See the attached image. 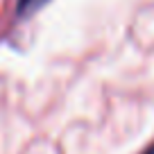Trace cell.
I'll return each mask as SVG.
<instances>
[{"mask_svg": "<svg viewBox=\"0 0 154 154\" xmlns=\"http://www.w3.org/2000/svg\"><path fill=\"white\" fill-rule=\"evenodd\" d=\"M145 154H154V145H152V147H149V149H147Z\"/></svg>", "mask_w": 154, "mask_h": 154, "instance_id": "2", "label": "cell"}, {"mask_svg": "<svg viewBox=\"0 0 154 154\" xmlns=\"http://www.w3.org/2000/svg\"><path fill=\"white\" fill-rule=\"evenodd\" d=\"M50 2V0H18V16H29V14H36L41 7Z\"/></svg>", "mask_w": 154, "mask_h": 154, "instance_id": "1", "label": "cell"}]
</instances>
